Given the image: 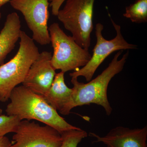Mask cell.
I'll return each mask as SVG.
<instances>
[{
  "label": "cell",
  "instance_id": "obj_1",
  "mask_svg": "<svg viewBox=\"0 0 147 147\" xmlns=\"http://www.w3.org/2000/svg\"><path fill=\"white\" fill-rule=\"evenodd\" d=\"M9 99L10 102L5 110L7 115L17 116L21 120L39 121L55 128L61 134L79 128L67 123L43 96L23 85L13 89Z\"/></svg>",
  "mask_w": 147,
  "mask_h": 147
},
{
  "label": "cell",
  "instance_id": "obj_2",
  "mask_svg": "<svg viewBox=\"0 0 147 147\" xmlns=\"http://www.w3.org/2000/svg\"><path fill=\"white\" fill-rule=\"evenodd\" d=\"M122 52L123 50H120L116 53L108 67L87 84L79 82L78 78H71L73 87L71 99L62 115H67L75 107L92 103L100 105L104 108L107 115H111L113 108L108 101L107 90L111 79L122 71L128 58L129 52L127 51L119 60Z\"/></svg>",
  "mask_w": 147,
  "mask_h": 147
},
{
  "label": "cell",
  "instance_id": "obj_3",
  "mask_svg": "<svg viewBox=\"0 0 147 147\" xmlns=\"http://www.w3.org/2000/svg\"><path fill=\"white\" fill-rule=\"evenodd\" d=\"M19 47L16 55L0 65V101L9 99L15 87L24 82L30 68L40 53L33 40L23 31L20 33Z\"/></svg>",
  "mask_w": 147,
  "mask_h": 147
},
{
  "label": "cell",
  "instance_id": "obj_4",
  "mask_svg": "<svg viewBox=\"0 0 147 147\" xmlns=\"http://www.w3.org/2000/svg\"><path fill=\"white\" fill-rule=\"evenodd\" d=\"M95 0H66L57 17L66 30L71 33L76 43L89 50L93 29V17Z\"/></svg>",
  "mask_w": 147,
  "mask_h": 147
},
{
  "label": "cell",
  "instance_id": "obj_5",
  "mask_svg": "<svg viewBox=\"0 0 147 147\" xmlns=\"http://www.w3.org/2000/svg\"><path fill=\"white\" fill-rule=\"evenodd\" d=\"M48 30L53 49L51 62L56 70L64 73L76 71L89 61L92 55L89 50L82 48L72 36L66 34L59 24L53 23Z\"/></svg>",
  "mask_w": 147,
  "mask_h": 147
},
{
  "label": "cell",
  "instance_id": "obj_6",
  "mask_svg": "<svg viewBox=\"0 0 147 147\" xmlns=\"http://www.w3.org/2000/svg\"><path fill=\"white\" fill-rule=\"evenodd\" d=\"M111 21L117 33L115 38L110 40L105 39L102 35L103 25L100 23L96 24L95 27L96 42L91 58L82 68L69 74L71 78L84 76L87 82H90L98 67L112 53L120 50L137 49V45L129 43L124 39L121 32L120 26L116 24L111 18Z\"/></svg>",
  "mask_w": 147,
  "mask_h": 147
},
{
  "label": "cell",
  "instance_id": "obj_7",
  "mask_svg": "<svg viewBox=\"0 0 147 147\" xmlns=\"http://www.w3.org/2000/svg\"><path fill=\"white\" fill-rule=\"evenodd\" d=\"M50 0H11L10 5L20 11L32 33L34 41L41 45L50 43L48 30Z\"/></svg>",
  "mask_w": 147,
  "mask_h": 147
},
{
  "label": "cell",
  "instance_id": "obj_8",
  "mask_svg": "<svg viewBox=\"0 0 147 147\" xmlns=\"http://www.w3.org/2000/svg\"><path fill=\"white\" fill-rule=\"evenodd\" d=\"M61 134L49 125L23 120L12 137L11 147H60Z\"/></svg>",
  "mask_w": 147,
  "mask_h": 147
},
{
  "label": "cell",
  "instance_id": "obj_9",
  "mask_svg": "<svg viewBox=\"0 0 147 147\" xmlns=\"http://www.w3.org/2000/svg\"><path fill=\"white\" fill-rule=\"evenodd\" d=\"M52 53L43 51L32 65L22 85L44 96L52 85L56 69L51 62Z\"/></svg>",
  "mask_w": 147,
  "mask_h": 147
},
{
  "label": "cell",
  "instance_id": "obj_10",
  "mask_svg": "<svg viewBox=\"0 0 147 147\" xmlns=\"http://www.w3.org/2000/svg\"><path fill=\"white\" fill-rule=\"evenodd\" d=\"M89 135L95 138L93 143H102L107 147H147V125L134 129L116 127L103 137L93 132Z\"/></svg>",
  "mask_w": 147,
  "mask_h": 147
},
{
  "label": "cell",
  "instance_id": "obj_11",
  "mask_svg": "<svg viewBox=\"0 0 147 147\" xmlns=\"http://www.w3.org/2000/svg\"><path fill=\"white\" fill-rule=\"evenodd\" d=\"M21 22L16 12L7 16L4 27L0 32V65L15 47L20 38Z\"/></svg>",
  "mask_w": 147,
  "mask_h": 147
},
{
  "label": "cell",
  "instance_id": "obj_12",
  "mask_svg": "<svg viewBox=\"0 0 147 147\" xmlns=\"http://www.w3.org/2000/svg\"><path fill=\"white\" fill-rule=\"evenodd\" d=\"M64 74L62 71L56 74L51 87L43 97L57 111L62 114L70 102L72 89L66 85Z\"/></svg>",
  "mask_w": 147,
  "mask_h": 147
},
{
  "label": "cell",
  "instance_id": "obj_13",
  "mask_svg": "<svg viewBox=\"0 0 147 147\" xmlns=\"http://www.w3.org/2000/svg\"><path fill=\"white\" fill-rule=\"evenodd\" d=\"M123 16L129 18L133 23H146L147 0H136L133 3L126 7Z\"/></svg>",
  "mask_w": 147,
  "mask_h": 147
},
{
  "label": "cell",
  "instance_id": "obj_14",
  "mask_svg": "<svg viewBox=\"0 0 147 147\" xmlns=\"http://www.w3.org/2000/svg\"><path fill=\"white\" fill-rule=\"evenodd\" d=\"M88 135L86 131L80 128L66 131L61 134L62 143L60 147H77Z\"/></svg>",
  "mask_w": 147,
  "mask_h": 147
},
{
  "label": "cell",
  "instance_id": "obj_15",
  "mask_svg": "<svg viewBox=\"0 0 147 147\" xmlns=\"http://www.w3.org/2000/svg\"><path fill=\"white\" fill-rule=\"evenodd\" d=\"M21 119L17 116L0 115V137L10 132H15Z\"/></svg>",
  "mask_w": 147,
  "mask_h": 147
},
{
  "label": "cell",
  "instance_id": "obj_16",
  "mask_svg": "<svg viewBox=\"0 0 147 147\" xmlns=\"http://www.w3.org/2000/svg\"><path fill=\"white\" fill-rule=\"evenodd\" d=\"M50 6L52 7V13L54 16H57L61 6L66 0H50Z\"/></svg>",
  "mask_w": 147,
  "mask_h": 147
},
{
  "label": "cell",
  "instance_id": "obj_17",
  "mask_svg": "<svg viewBox=\"0 0 147 147\" xmlns=\"http://www.w3.org/2000/svg\"><path fill=\"white\" fill-rule=\"evenodd\" d=\"M11 142L7 137H0V147H11Z\"/></svg>",
  "mask_w": 147,
  "mask_h": 147
},
{
  "label": "cell",
  "instance_id": "obj_18",
  "mask_svg": "<svg viewBox=\"0 0 147 147\" xmlns=\"http://www.w3.org/2000/svg\"><path fill=\"white\" fill-rule=\"evenodd\" d=\"M10 1L11 0H0V8Z\"/></svg>",
  "mask_w": 147,
  "mask_h": 147
},
{
  "label": "cell",
  "instance_id": "obj_19",
  "mask_svg": "<svg viewBox=\"0 0 147 147\" xmlns=\"http://www.w3.org/2000/svg\"><path fill=\"white\" fill-rule=\"evenodd\" d=\"M3 110L0 108V115H2V114Z\"/></svg>",
  "mask_w": 147,
  "mask_h": 147
},
{
  "label": "cell",
  "instance_id": "obj_20",
  "mask_svg": "<svg viewBox=\"0 0 147 147\" xmlns=\"http://www.w3.org/2000/svg\"><path fill=\"white\" fill-rule=\"evenodd\" d=\"M2 18V14L0 12V21H1V19Z\"/></svg>",
  "mask_w": 147,
  "mask_h": 147
}]
</instances>
